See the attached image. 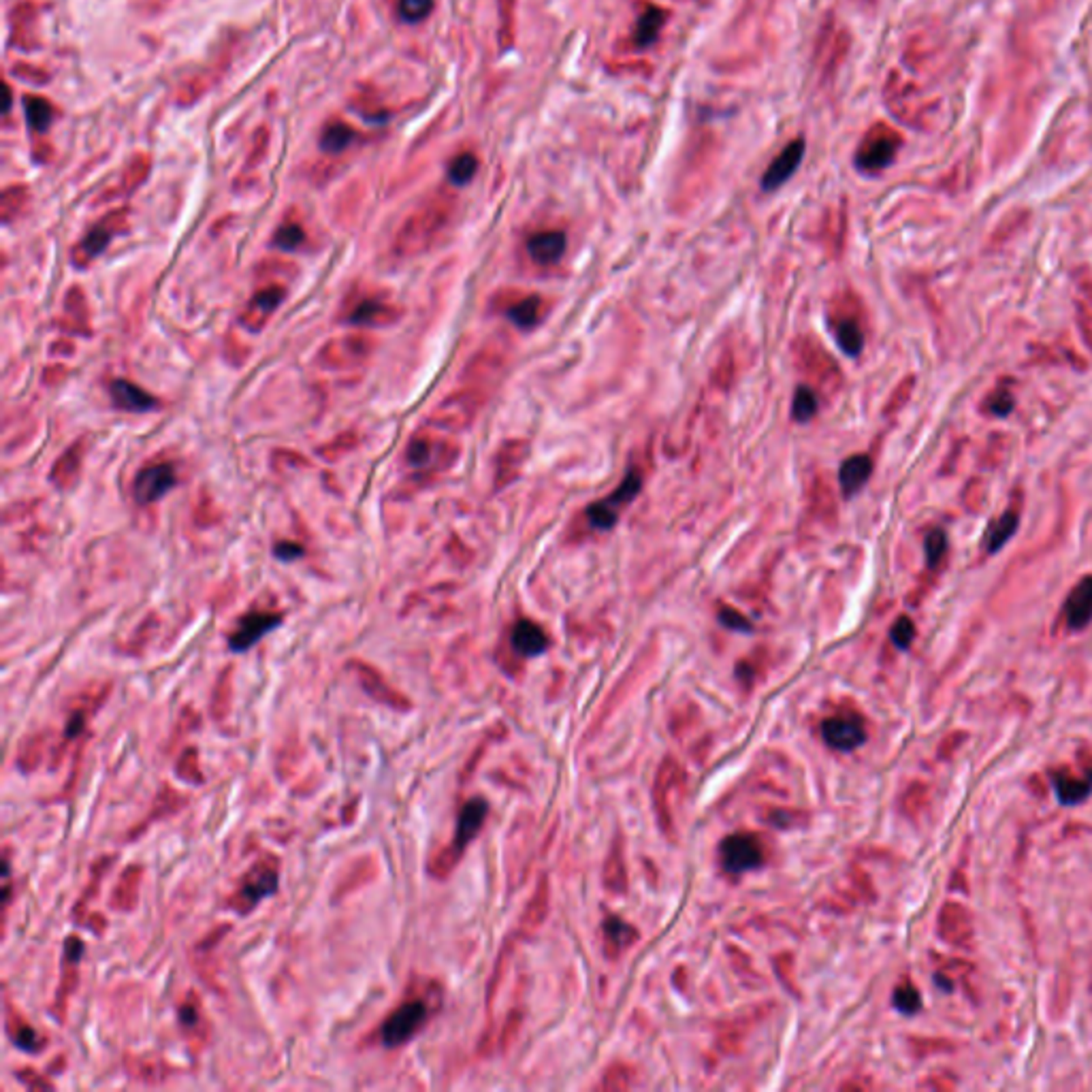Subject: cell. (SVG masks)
<instances>
[{
	"label": "cell",
	"mask_w": 1092,
	"mask_h": 1092,
	"mask_svg": "<svg viewBox=\"0 0 1092 1092\" xmlns=\"http://www.w3.org/2000/svg\"><path fill=\"white\" fill-rule=\"evenodd\" d=\"M444 990L435 979L412 977L404 999L392 1012L382 1020L380 1028L373 1034L376 1041L386 1050H397L416 1037L442 1009Z\"/></svg>",
	"instance_id": "obj_1"
},
{
	"label": "cell",
	"mask_w": 1092,
	"mask_h": 1092,
	"mask_svg": "<svg viewBox=\"0 0 1092 1092\" xmlns=\"http://www.w3.org/2000/svg\"><path fill=\"white\" fill-rule=\"evenodd\" d=\"M280 885V860L273 854L261 856L237 881V888L224 900V907L237 916H250L263 900L271 898Z\"/></svg>",
	"instance_id": "obj_2"
},
{
	"label": "cell",
	"mask_w": 1092,
	"mask_h": 1092,
	"mask_svg": "<svg viewBox=\"0 0 1092 1092\" xmlns=\"http://www.w3.org/2000/svg\"><path fill=\"white\" fill-rule=\"evenodd\" d=\"M488 813V804L485 798L476 796L472 800H468L463 804V809L459 811L457 817V826H454V836L453 841L448 843L444 850H440L433 858L429 860L427 870L431 877L435 879H447L457 864L461 862L463 854H466L468 845L476 839V835L481 832L482 823H485Z\"/></svg>",
	"instance_id": "obj_3"
},
{
	"label": "cell",
	"mask_w": 1092,
	"mask_h": 1092,
	"mask_svg": "<svg viewBox=\"0 0 1092 1092\" xmlns=\"http://www.w3.org/2000/svg\"><path fill=\"white\" fill-rule=\"evenodd\" d=\"M109 689H112V685L109 683L97 685V687L84 689L78 698H73V702H71V706H69V713H66V721H65V727H62L60 741L51 747V768H58L60 761L65 760L66 751H69V747L73 745L78 739H84V734H88L90 720L97 715L99 708L103 706L105 700H107Z\"/></svg>",
	"instance_id": "obj_4"
},
{
	"label": "cell",
	"mask_w": 1092,
	"mask_h": 1092,
	"mask_svg": "<svg viewBox=\"0 0 1092 1092\" xmlns=\"http://www.w3.org/2000/svg\"><path fill=\"white\" fill-rule=\"evenodd\" d=\"M640 491H643V476L636 469H631L611 495L587 508V523L597 531L612 529L619 521L621 512L636 500Z\"/></svg>",
	"instance_id": "obj_5"
},
{
	"label": "cell",
	"mask_w": 1092,
	"mask_h": 1092,
	"mask_svg": "<svg viewBox=\"0 0 1092 1092\" xmlns=\"http://www.w3.org/2000/svg\"><path fill=\"white\" fill-rule=\"evenodd\" d=\"M720 862L727 873H747L760 869L766 862L764 841L751 832H736L726 836L720 845Z\"/></svg>",
	"instance_id": "obj_6"
},
{
	"label": "cell",
	"mask_w": 1092,
	"mask_h": 1092,
	"mask_svg": "<svg viewBox=\"0 0 1092 1092\" xmlns=\"http://www.w3.org/2000/svg\"><path fill=\"white\" fill-rule=\"evenodd\" d=\"M903 139L888 126H877L866 135L856 154V167L862 174H879L897 158Z\"/></svg>",
	"instance_id": "obj_7"
},
{
	"label": "cell",
	"mask_w": 1092,
	"mask_h": 1092,
	"mask_svg": "<svg viewBox=\"0 0 1092 1092\" xmlns=\"http://www.w3.org/2000/svg\"><path fill=\"white\" fill-rule=\"evenodd\" d=\"M84 950H85L84 941H81L78 935H71L65 938L60 984H58V993H56V999H54V1007H51V1014L58 1018V1022H65L66 1005H69L71 996H73L75 990H78L79 962H81V958H84Z\"/></svg>",
	"instance_id": "obj_8"
},
{
	"label": "cell",
	"mask_w": 1092,
	"mask_h": 1092,
	"mask_svg": "<svg viewBox=\"0 0 1092 1092\" xmlns=\"http://www.w3.org/2000/svg\"><path fill=\"white\" fill-rule=\"evenodd\" d=\"M348 668L357 674L358 685H361L363 692H365L372 700H376L378 704H385V706H389L397 713H408L412 708L410 698L404 696L399 689L391 687V685L386 683V679L382 677L376 668H372L370 664L352 659V662H348Z\"/></svg>",
	"instance_id": "obj_9"
},
{
	"label": "cell",
	"mask_w": 1092,
	"mask_h": 1092,
	"mask_svg": "<svg viewBox=\"0 0 1092 1092\" xmlns=\"http://www.w3.org/2000/svg\"><path fill=\"white\" fill-rule=\"evenodd\" d=\"M280 625H282L280 612H270V611L248 612V615H243L242 619L237 621L235 630L229 634V649H231L233 653H246V651H250L258 640L265 638L270 631H273Z\"/></svg>",
	"instance_id": "obj_10"
},
{
	"label": "cell",
	"mask_w": 1092,
	"mask_h": 1092,
	"mask_svg": "<svg viewBox=\"0 0 1092 1092\" xmlns=\"http://www.w3.org/2000/svg\"><path fill=\"white\" fill-rule=\"evenodd\" d=\"M822 736L836 751H854L866 741V727L856 713H839L822 723Z\"/></svg>",
	"instance_id": "obj_11"
},
{
	"label": "cell",
	"mask_w": 1092,
	"mask_h": 1092,
	"mask_svg": "<svg viewBox=\"0 0 1092 1092\" xmlns=\"http://www.w3.org/2000/svg\"><path fill=\"white\" fill-rule=\"evenodd\" d=\"M175 482L177 474L171 463H154V466L143 468L137 474L135 482H133V493H135L139 504L147 506L165 497L175 487Z\"/></svg>",
	"instance_id": "obj_12"
},
{
	"label": "cell",
	"mask_w": 1092,
	"mask_h": 1092,
	"mask_svg": "<svg viewBox=\"0 0 1092 1092\" xmlns=\"http://www.w3.org/2000/svg\"><path fill=\"white\" fill-rule=\"evenodd\" d=\"M4 1033L9 1041L24 1054H41L47 1048V1037L32 1027L20 1009L4 996Z\"/></svg>",
	"instance_id": "obj_13"
},
{
	"label": "cell",
	"mask_w": 1092,
	"mask_h": 1092,
	"mask_svg": "<svg viewBox=\"0 0 1092 1092\" xmlns=\"http://www.w3.org/2000/svg\"><path fill=\"white\" fill-rule=\"evenodd\" d=\"M177 1022H180L181 1033H184L186 1043L193 1046L195 1052L203 1050L208 1046V1039H209V1024L208 1018H205L203 1009H201V999L195 990H190L188 994L184 996L180 1005H177Z\"/></svg>",
	"instance_id": "obj_14"
},
{
	"label": "cell",
	"mask_w": 1092,
	"mask_h": 1092,
	"mask_svg": "<svg viewBox=\"0 0 1092 1092\" xmlns=\"http://www.w3.org/2000/svg\"><path fill=\"white\" fill-rule=\"evenodd\" d=\"M683 781V766L670 758L664 760V764L658 770V777H655V811H658L659 823H662V830L665 835H672V813L668 809L670 792L681 788Z\"/></svg>",
	"instance_id": "obj_15"
},
{
	"label": "cell",
	"mask_w": 1092,
	"mask_h": 1092,
	"mask_svg": "<svg viewBox=\"0 0 1092 1092\" xmlns=\"http://www.w3.org/2000/svg\"><path fill=\"white\" fill-rule=\"evenodd\" d=\"M802 156H804V141L802 139H796V141L789 143V146L785 147V150L781 152L773 162H770L768 171H766L764 177H761V188H764L766 193H773V190L781 188L789 177L796 174L800 162H802Z\"/></svg>",
	"instance_id": "obj_16"
},
{
	"label": "cell",
	"mask_w": 1092,
	"mask_h": 1092,
	"mask_svg": "<svg viewBox=\"0 0 1092 1092\" xmlns=\"http://www.w3.org/2000/svg\"><path fill=\"white\" fill-rule=\"evenodd\" d=\"M124 1071L131 1080L141 1082V1084H162L175 1073V1067L162 1061L160 1056H124Z\"/></svg>",
	"instance_id": "obj_17"
},
{
	"label": "cell",
	"mask_w": 1092,
	"mask_h": 1092,
	"mask_svg": "<svg viewBox=\"0 0 1092 1092\" xmlns=\"http://www.w3.org/2000/svg\"><path fill=\"white\" fill-rule=\"evenodd\" d=\"M566 248H568V237H566V233H562V231L538 233L527 242V252H529V256L534 258L536 265H540V267L557 265V263L562 261L563 254H566Z\"/></svg>",
	"instance_id": "obj_18"
},
{
	"label": "cell",
	"mask_w": 1092,
	"mask_h": 1092,
	"mask_svg": "<svg viewBox=\"0 0 1092 1092\" xmlns=\"http://www.w3.org/2000/svg\"><path fill=\"white\" fill-rule=\"evenodd\" d=\"M109 395H112L116 408L126 412H150L160 406V401L154 395H150L146 389L128 380H113L109 385Z\"/></svg>",
	"instance_id": "obj_19"
},
{
	"label": "cell",
	"mask_w": 1092,
	"mask_h": 1092,
	"mask_svg": "<svg viewBox=\"0 0 1092 1092\" xmlns=\"http://www.w3.org/2000/svg\"><path fill=\"white\" fill-rule=\"evenodd\" d=\"M1065 617L1071 630H1084L1092 621V577H1084L1071 589L1065 602Z\"/></svg>",
	"instance_id": "obj_20"
},
{
	"label": "cell",
	"mask_w": 1092,
	"mask_h": 1092,
	"mask_svg": "<svg viewBox=\"0 0 1092 1092\" xmlns=\"http://www.w3.org/2000/svg\"><path fill=\"white\" fill-rule=\"evenodd\" d=\"M870 474H873V461L866 454H854V457L845 459L839 469V485L843 497L851 500L854 495H858L862 488L866 487V482H869Z\"/></svg>",
	"instance_id": "obj_21"
},
{
	"label": "cell",
	"mask_w": 1092,
	"mask_h": 1092,
	"mask_svg": "<svg viewBox=\"0 0 1092 1092\" xmlns=\"http://www.w3.org/2000/svg\"><path fill=\"white\" fill-rule=\"evenodd\" d=\"M510 643L521 658H536L549 649V636L538 624L523 619L512 627Z\"/></svg>",
	"instance_id": "obj_22"
},
{
	"label": "cell",
	"mask_w": 1092,
	"mask_h": 1092,
	"mask_svg": "<svg viewBox=\"0 0 1092 1092\" xmlns=\"http://www.w3.org/2000/svg\"><path fill=\"white\" fill-rule=\"evenodd\" d=\"M143 877V866L141 864H131L124 869V873L119 875L116 888H113L112 898H109V907L113 911H133L139 903V884H141Z\"/></svg>",
	"instance_id": "obj_23"
},
{
	"label": "cell",
	"mask_w": 1092,
	"mask_h": 1092,
	"mask_svg": "<svg viewBox=\"0 0 1092 1092\" xmlns=\"http://www.w3.org/2000/svg\"><path fill=\"white\" fill-rule=\"evenodd\" d=\"M186 802H188V798L181 796L180 792H175V789L169 788V785H162L160 792H158V796L154 800V804H152V811L147 813V816L143 817V822L131 832L128 841L135 839V835H141L143 830H147V826H150L152 822H158V819H162L167 816H174V813L186 807Z\"/></svg>",
	"instance_id": "obj_24"
},
{
	"label": "cell",
	"mask_w": 1092,
	"mask_h": 1092,
	"mask_svg": "<svg viewBox=\"0 0 1092 1092\" xmlns=\"http://www.w3.org/2000/svg\"><path fill=\"white\" fill-rule=\"evenodd\" d=\"M604 947H606V954L611 958H617L621 952H625L631 943L638 938V931L630 924L624 922V919L615 918V916H608L604 919Z\"/></svg>",
	"instance_id": "obj_25"
},
{
	"label": "cell",
	"mask_w": 1092,
	"mask_h": 1092,
	"mask_svg": "<svg viewBox=\"0 0 1092 1092\" xmlns=\"http://www.w3.org/2000/svg\"><path fill=\"white\" fill-rule=\"evenodd\" d=\"M282 299H284V290L277 289V286H270V289L261 290V293L252 299L243 323L252 329H261L263 324H265V320L270 318V314L276 312V308L282 304Z\"/></svg>",
	"instance_id": "obj_26"
},
{
	"label": "cell",
	"mask_w": 1092,
	"mask_h": 1092,
	"mask_svg": "<svg viewBox=\"0 0 1092 1092\" xmlns=\"http://www.w3.org/2000/svg\"><path fill=\"white\" fill-rule=\"evenodd\" d=\"M47 745H50V736L47 732H35V734L26 736L22 741L20 749H17L16 755V764L22 773H32L41 766L43 758L47 754Z\"/></svg>",
	"instance_id": "obj_27"
},
{
	"label": "cell",
	"mask_w": 1092,
	"mask_h": 1092,
	"mask_svg": "<svg viewBox=\"0 0 1092 1092\" xmlns=\"http://www.w3.org/2000/svg\"><path fill=\"white\" fill-rule=\"evenodd\" d=\"M116 233H118L116 227H112L109 222L97 224L92 231L81 239L78 250H75V261H78L79 265H84V263H90L92 258H97L99 254L109 246V242H112Z\"/></svg>",
	"instance_id": "obj_28"
},
{
	"label": "cell",
	"mask_w": 1092,
	"mask_h": 1092,
	"mask_svg": "<svg viewBox=\"0 0 1092 1092\" xmlns=\"http://www.w3.org/2000/svg\"><path fill=\"white\" fill-rule=\"evenodd\" d=\"M1052 783L1054 789H1056V796L1061 800L1062 804H1077L1082 800H1086L1090 796L1092 792V781H1080L1067 773H1058L1052 775Z\"/></svg>",
	"instance_id": "obj_29"
},
{
	"label": "cell",
	"mask_w": 1092,
	"mask_h": 1092,
	"mask_svg": "<svg viewBox=\"0 0 1092 1092\" xmlns=\"http://www.w3.org/2000/svg\"><path fill=\"white\" fill-rule=\"evenodd\" d=\"M395 318V310L389 305L380 304V301H363L351 314L348 323L363 324V327H382V324H389Z\"/></svg>",
	"instance_id": "obj_30"
},
{
	"label": "cell",
	"mask_w": 1092,
	"mask_h": 1092,
	"mask_svg": "<svg viewBox=\"0 0 1092 1092\" xmlns=\"http://www.w3.org/2000/svg\"><path fill=\"white\" fill-rule=\"evenodd\" d=\"M1020 523V515L1015 510H1007L994 521L993 525L988 527V534H986V549L988 553H996V550L1003 549L1005 544L1009 543V538L1015 534Z\"/></svg>",
	"instance_id": "obj_31"
},
{
	"label": "cell",
	"mask_w": 1092,
	"mask_h": 1092,
	"mask_svg": "<svg viewBox=\"0 0 1092 1092\" xmlns=\"http://www.w3.org/2000/svg\"><path fill=\"white\" fill-rule=\"evenodd\" d=\"M604 884L608 890L615 894H621L627 890V875H625V860H624V845L617 839L612 845L611 856L604 864Z\"/></svg>",
	"instance_id": "obj_32"
},
{
	"label": "cell",
	"mask_w": 1092,
	"mask_h": 1092,
	"mask_svg": "<svg viewBox=\"0 0 1092 1092\" xmlns=\"http://www.w3.org/2000/svg\"><path fill=\"white\" fill-rule=\"evenodd\" d=\"M665 22V13L662 9L658 7H649L646 11L640 16L638 24H636V31H634V41L638 47H649L658 41V32L662 31Z\"/></svg>",
	"instance_id": "obj_33"
},
{
	"label": "cell",
	"mask_w": 1092,
	"mask_h": 1092,
	"mask_svg": "<svg viewBox=\"0 0 1092 1092\" xmlns=\"http://www.w3.org/2000/svg\"><path fill=\"white\" fill-rule=\"evenodd\" d=\"M835 339L847 357H858V354L862 352V348H864V333H862L860 324L851 318L841 320V323L836 324Z\"/></svg>",
	"instance_id": "obj_34"
},
{
	"label": "cell",
	"mask_w": 1092,
	"mask_h": 1092,
	"mask_svg": "<svg viewBox=\"0 0 1092 1092\" xmlns=\"http://www.w3.org/2000/svg\"><path fill=\"white\" fill-rule=\"evenodd\" d=\"M231 674L233 668H227L222 674H220L218 683H215L214 692H212V704H209V713L215 721H224L227 720L229 711H231Z\"/></svg>",
	"instance_id": "obj_35"
},
{
	"label": "cell",
	"mask_w": 1092,
	"mask_h": 1092,
	"mask_svg": "<svg viewBox=\"0 0 1092 1092\" xmlns=\"http://www.w3.org/2000/svg\"><path fill=\"white\" fill-rule=\"evenodd\" d=\"M354 131L348 124L342 122H333L329 124L327 128L323 131V137H320V150L327 152V154H339V152L346 150L348 146L354 141Z\"/></svg>",
	"instance_id": "obj_36"
},
{
	"label": "cell",
	"mask_w": 1092,
	"mask_h": 1092,
	"mask_svg": "<svg viewBox=\"0 0 1092 1092\" xmlns=\"http://www.w3.org/2000/svg\"><path fill=\"white\" fill-rule=\"evenodd\" d=\"M540 305H543V299H540V297H536V295L525 297L523 301H519V304L512 305V308L506 312V316L519 329H531V327H536V324H538Z\"/></svg>",
	"instance_id": "obj_37"
},
{
	"label": "cell",
	"mask_w": 1092,
	"mask_h": 1092,
	"mask_svg": "<svg viewBox=\"0 0 1092 1092\" xmlns=\"http://www.w3.org/2000/svg\"><path fill=\"white\" fill-rule=\"evenodd\" d=\"M24 112H26V119H28V124H31V128H35L37 133H45L47 128H50L51 118H54V109H51V105L41 97L24 99Z\"/></svg>",
	"instance_id": "obj_38"
},
{
	"label": "cell",
	"mask_w": 1092,
	"mask_h": 1092,
	"mask_svg": "<svg viewBox=\"0 0 1092 1092\" xmlns=\"http://www.w3.org/2000/svg\"><path fill=\"white\" fill-rule=\"evenodd\" d=\"M175 775L184 781V783H190V785L205 783V775L201 773V768H199V751H196V747H186V749L181 751L180 760H177V764H175Z\"/></svg>",
	"instance_id": "obj_39"
},
{
	"label": "cell",
	"mask_w": 1092,
	"mask_h": 1092,
	"mask_svg": "<svg viewBox=\"0 0 1092 1092\" xmlns=\"http://www.w3.org/2000/svg\"><path fill=\"white\" fill-rule=\"evenodd\" d=\"M817 408H819V404H817L816 392L809 389V386L800 385L798 389H796V392H794L792 419L796 420V423H800V425L809 423V420H811L813 416L817 414Z\"/></svg>",
	"instance_id": "obj_40"
},
{
	"label": "cell",
	"mask_w": 1092,
	"mask_h": 1092,
	"mask_svg": "<svg viewBox=\"0 0 1092 1092\" xmlns=\"http://www.w3.org/2000/svg\"><path fill=\"white\" fill-rule=\"evenodd\" d=\"M478 169V160L474 154H461L454 158L448 167V180L453 181L454 186H466L472 181V177L476 175Z\"/></svg>",
	"instance_id": "obj_41"
},
{
	"label": "cell",
	"mask_w": 1092,
	"mask_h": 1092,
	"mask_svg": "<svg viewBox=\"0 0 1092 1092\" xmlns=\"http://www.w3.org/2000/svg\"><path fill=\"white\" fill-rule=\"evenodd\" d=\"M892 1000H894V1007L904 1015H913L922 1009V996H919L916 986H911V984H900L898 988L894 990Z\"/></svg>",
	"instance_id": "obj_42"
},
{
	"label": "cell",
	"mask_w": 1092,
	"mask_h": 1092,
	"mask_svg": "<svg viewBox=\"0 0 1092 1092\" xmlns=\"http://www.w3.org/2000/svg\"><path fill=\"white\" fill-rule=\"evenodd\" d=\"M924 550H926L928 566L935 568L943 562L947 553V536L943 529H932L924 540Z\"/></svg>",
	"instance_id": "obj_43"
},
{
	"label": "cell",
	"mask_w": 1092,
	"mask_h": 1092,
	"mask_svg": "<svg viewBox=\"0 0 1092 1092\" xmlns=\"http://www.w3.org/2000/svg\"><path fill=\"white\" fill-rule=\"evenodd\" d=\"M433 11V0H399V17L408 24L423 22Z\"/></svg>",
	"instance_id": "obj_44"
},
{
	"label": "cell",
	"mask_w": 1092,
	"mask_h": 1092,
	"mask_svg": "<svg viewBox=\"0 0 1092 1092\" xmlns=\"http://www.w3.org/2000/svg\"><path fill=\"white\" fill-rule=\"evenodd\" d=\"M304 242L305 235L299 224H284V227L277 229L276 237H273V246L280 248V250H295Z\"/></svg>",
	"instance_id": "obj_45"
},
{
	"label": "cell",
	"mask_w": 1092,
	"mask_h": 1092,
	"mask_svg": "<svg viewBox=\"0 0 1092 1092\" xmlns=\"http://www.w3.org/2000/svg\"><path fill=\"white\" fill-rule=\"evenodd\" d=\"M890 638H892V643L898 649H909L913 638H916V625H913V621L909 617H900V619H897V624L892 625V630H890Z\"/></svg>",
	"instance_id": "obj_46"
},
{
	"label": "cell",
	"mask_w": 1092,
	"mask_h": 1092,
	"mask_svg": "<svg viewBox=\"0 0 1092 1092\" xmlns=\"http://www.w3.org/2000/svg\"><path fill=\"white\" fill-rule=\"evenodd\" d=\"M631 1084V1071L624 1065H615L606 1071L602 1089L606 1090H625Z\"/></svg>",
	"instance_id": "obj_47"
},
{
	"label": "cell",
	"mask_w": 1092,
	"mask_h": 1092,
	"mask_svg": "<svg viewBox=\"0 0 1092 1092\" xmlns=\"http://www.w3.org/2000/svg\"><path fill=\"white\" fill-rule=\"evenodd\" d=\"M3 932L4 926H7V911L11 907V894H13V884H11V856H9V847H4V854H3Z\"/></svg>",
	"instance_id": "obj_48"
},
{
	"label": "cell",
	"mask_w": 1092,
	"mask_h": 1092,
	"mask_svg": "<svg viewBox=\"0 0 1092 1092\" xmlns=\"http://www.w3.org/2000/svg\"><path fill=\"white\" fill-rule=\"evenodd\" d=\"M16 1077L22 1082L24 1086H26L28 1090H54L56 1089L54 1082L47 1080V1077L41 1075L39 1071L28 1069V1067H24V1069H17Z\"/></svg>",
	"instance_id": "obj_49"
},
{
	"label": "cell",
	"mask_w": 1092,
	"mask_h": 1092,
	"mask_svg": "<svg viewBox=\"0 0 1092 1092\" xmlns=\"http://www.w3.org/2000/svg\"><path fill=\"white\" fill-rule=\"evenodd\" d=\"M717 617H720V624L726 625L727 630H736V631H751V630H754V625L749 624V619H747V617H742L739 611H734V608H730V606H721L720 608V615H717Z\"/></svg>",
	"instance_id": "obj_50"
},
{
	"label": "cell",
	"mask_w": 1092,
	"mask_h": 1092,
	"mask_svg": "<svg viewBox=\"0 0 1092 1092\" xmlns=\"http://www.w3.org/2000/svg\"><path fill=\"white\" fill-rule=\"evenodd\" d=\"M988 410L996 416H1007L1014 410V395L1007 389H999L988 397Z\"/></svg>",
	"instance_id": "obj_51"
},
{
	"label": "cell",
	"mask_w": 1092,
	"mask_h": 1092,
	"mask_svg": "<svg viewBox=\"0 0 1092 1092\" xmlns=\"http://www.w3.org/2000/svg\"><path fill=\"white\" fill-rule=\"evenodd\" d=\"M273 555L282 562H293V559H299L304 555V549L295 543H277L273 546Z\"/></svg>",
	"instance_id": "obj_52"
},
{
	"label": "cell",
	"mask_w": 1092,
	"mask_h": 1092,
	"mask_svg": "<svg viewBox=\"0 0 1092 1092\" xmlns=\"http://www.w3.org/2000/svg\"><path fill=\"white\" fill-rule=\"evenodd\" d=\"M408 459L412 466H423L429 459V444L423 440H414L408 447Z\"/></svg>",
	"instance_id": "obj_53"
},
{
	"label": "cell",
	"mask_w": 1092,
	"mask_h": 1092,
	"mask_svg": "<svg viewBox=\"0 0 1092 1092\" xmlns=\"http://www.w3.org/2000/svg\"><path fill=\"white\" fill-rule=\"evenodd\" d=\"M3 94H4V99H3V112L7 113L9 109H11V90H9V84H3Z\"/></svg>",
	"instance_id": "obj_54"
}]
</instances>
